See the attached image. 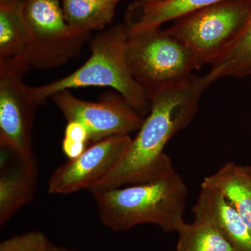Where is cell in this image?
<instances>
[{"label":"cell","instance_id":"6","mask_svg":"<svg viewBox=\"0 0 251 251\" xmlns=\"http://www.w3.org/2000/svg\"><path fill=\"white\" fill-rule=\"evenodd\" d=\"M23 10L30 32L32 69L65 64L90 39V31L68 24L59 0H23Z\"/></svg>","mask_w":251,"mask_h":251},{"label":"cell","instance_id":"11","mask_svg":"<svg viewBox=\"0 0 251 251\" xmlns=\"http://www.w3.org/2000/svg\"><path fill=\"white\" fill-rule=\"evenodd\" d=\"M23 1L0 3V75L21 78L32 69L30 32Z\"/></svg>","mask_w":251,"mask_h":251},{"label":"cell","instance_id":"9","mask_svg":"<svg viewBox=\"0 0 251 251\" xmlns=\"http://www.w3.org/2000/svg\"><path fill=\"white\" fill-rule=\"evenodd\" d=\"M21 77L0 75V147L18 156H34L32 129L39 106L32 87Z\"/></svg>","mask_w":251,"mask_h":251},{"label":"cell","instance_id":"14","mask_svg":"<svg viewBox=\"0 0 251 251\" xmlns=\"http://www.w3.org/2000/svg\"><path fill=\"white\" fill-rule=\"evenodd\" d=\"M201 187L220 193L237 211L251 232V185L242 166L226 163L203 179Z\"/></svg>","mask_w":251,"mask_h":251},{"label":"cell","instance_id":"7","mask_svg":"<svg viewBox=\"0 0 251 251\" xmlns=\"http://www.w3.org/2000/svg\"><path fill=\"white\" fill-rule=\"evenodd\" d=\"M68 122L84 126L92 143L117 135H129L140 129L143 117L123 97L103 96L97 102L86 101L62 90L50 97Z\"/></svg>","mask_w":251,"mask_h":251},{"label":"cell","instance_id":"23","mask_svg":"<svg viewBox=\"0 0 251 251\" xmlns=\"http://www.w3.org/2000/svg\"><path fill=\"white\" fill-rule=\"evenodd\" d=\"M21 1V0H0V3L9 4V3L17 2V1Z\"/></svg>","mask_w":251,"mask_h":251},{"label":"cell","instance_id":"13","mask_svg":"<svg viewBox=\"0 0 251 251\" xmlns=\"http://www.w3.org/2000/svg\"><path fill=\"white\" fill-rule=\"evenodd\" d=\"M224 0H156L131 4L126 16L128 34L161 27L162 25Z\"/></svg>","mask_w":251,"mask_h":251},{"label":"cell","instance_id":"10","mask_svg":"<svg viewBox=\"0 0 251 251\" xmlns=\"http://www.w3.org/2000/svg\"><path fill=\"white\" fill-rule=\"evenodd\" d=\"M0 226L30 202L37 186L39 168L34 156H20L1 148Z\"/></svg>","mask_w":251,"mask_h":251},{"label":"cell","instance_id":"17","mask_svg":"<svg viewBox=\"0 0 251 251\" xmlns=\"http://www.w3.org/2000/svg\"><path fill=\"white\" fill-rule=\"evenodd\" d=\"M177 232L176 251H233L217 229L208 223H184Z\"/></svg>","mask_w":251,"mask_h":251},{"label":"cell","instance_id":"20","mask_svg":"<svg viewBox=\"0 0 251 251\" xmlns=\"http://www.w3.org/2000/svg\"><path fill=\"white\" fill-rule=\"evenodd\" d=\"M46 251H72V250H69V249H66V248L56 245V244L49 241Z\"/></svg>","mask_w":251,"mask_h":251},{"label":"cell","instance_id":"25","mask_svg":"<svg viewBox=\"0 0 251 251\" xmlns=\"http://www.w3.org/2000/svg\"></svg>","mask_w":251,"mask_h":251},{"label":"cell","instance_id":"2","mask_svg":"<svg viewBox=\"0 0 251 251\" xmlns=\"http://www.w3.org/2000/svg\"><path fill=\"white\" fill-rule=\"evenodd\" d=\"M90 191L100 221L114 232L146 224L156 225L164 232H177L185 223L188 188L176 172L144 184Z\"/></svg>","mask_w":251,"mask_h":251},{"label":"cell","instance_id":"5","mask_svg":"<svg viewBox=\"0 0 251 251\" xmlns=\"http://www.w3.org/2000/svg\"><path fill=\"white\" fill-rule=\"evenodd\" d=\"M249 7V0H224L176 20L166 30L192 50L201 68L234 40Z\"/></svg>","mask_w":251,"mask_h":251},{"label":"cell","instance_id":"22","mask_svg":"<svg viewBox=\"0 0 251 251\" xmlns=\"http://www.w3.org/2000/svg\"><path fill=\"white\" fill-rule=\"evenodd\" d=\"M85 1L98 3H118L120 0H85Z\"/></svg>","mask_w":251,"mask_h":251},{"label":"cell","instance_id":"3","mask_svg":"<svg viewBox=\"0 0 251 251\" xmlns=\"http://www.w3.org/2000/svg\"><path fill=\"white\" fill-rule=\"evenodd\" d=\"M128 37L125 24H117L94 36L91 56L76 71L51 83L33 87L39 105L59 91L99 86L117 90L142 116L150 111L148 92L133 78L126 58Z\"/></svg>","mask_w":251,"mask_h":251},{"label":"cell","instance_id":"21","mask_svg":"<svg viewBox=\"0 0 251 251\" xmlns=\"http://www.w3.org/2000/svg\"><path fill=\"white\" fill-rule=\"evenodd\" d=\"M242 169L251 185V166H242Z\"/></svg>","mask_w":251,"mask_h":251},{"label":"cell","instance_id":"19","mask_svg":"<svg viewBox=\"0 0 251 251\" xmlns=\"http://www.w3.org/2000/svg\"><path fill=\"white\" fill-rule=\"evenodd\" d=\"M49 242L45 234L32 231L2 241L0 251H46Z\"/></svg>","mask_w":251,"mask_h":251},{"label":"cell","instance_id":"16","mask_svg":"<svg viewBox=\"0 0 251 251\" xmlns=\"http://www.w3.org/2000/svg\"><path fill=\"white\" fill-rule=\"evenodd\" d=\"M117 3L85 0H62L66 21L71 27L86 31L103 30L111 24Z\"/></svg>","mask_w":251,"mask_h":251},{"label":"cell","instance_id":"8","mask_svg":"<svg viewBox=\"0 0 251 251\" xmlns=\"http://www.w3.org/2000/svg\"><path fill=\"white\" fill-rule=\"evenodd\" d=\"M131 140L129 135H117L94 143L80 156L69 160L52 173L48 191L67 195L90 189L117 166Z\"/></svg>","mask_w":251,"mask_h":251},{"label":"cell","instance_id":"18","mask_svg":"<svg viewBox=\"0 0 251 251\" xmlns=\"http://www.w3.org/2000/svg\"><path fill=\"white\" fill-rule=\"evenodd\" d=\"M90 140L85 127L77 122H68L62 142V150L69 159L80 156L87 150Z\"/></svg>","mask_w":251,"mask_h":251},{"label":"cell","instance_id":"15","mask_svg":"<svg viewBox=\"0 0 251 251\" xmlns=\"http://www.w3.org/2000/svg\"><path fill=\"white\" fill-rule=\"evenodd\" d=\"M204 75L206 83L224 77H244L251 74V0L242 27L230 45L210 64Z\"/></svg>","mask_w":251,"mask_h":251},{"label":"cell","instance_id":"24","mask_svg":"<svg viewBox=\"0 0 251 251\" xmlns=\"http://www.w3.org/2000/svg\"><path fill=\"white\" fill-rule=\"evenodd\" d=\"M142 1H145V2H151V1H156V0H140Z\"/></svg>","mask_w":251,"mask_h":251},{"label":"cell","instance_id":"1","mask_svg":"<svg viewBox=\"0 0 251 251\" xmlns=\"http://www.w3.org/2000/svg\"><path fill=\"white\" fill-rule=\"evenodd\" d=\"M204 75H192L149 94L151 108L125 156L105 177L90 188L110 189L144 184L175 172L164 149L184 129L199 109L200 99L207 87Z\"/></svg>","mask_w":251,"mask_h":251},{"label":"cell","instance_id":"4","mask_svg":"<svg viewBox=\"0 0 251 251\" xmlns=\"http://www.w3.org/2000/svg\"><path fill=\"white\" fill-rule=\"evenodd\" d=\"M125 52L133 78L148 95L201 69L192 50L160 27L128 34Z\"/></svg>","mask_w":251,"mask_h":251},{"label":"cell","instance_id":"12","mask_svg":"<svg viewBox=\"0 0 251 251\" xmlns=\"http://www.w3.org/2000/svg\"><path fill=\"white\" fill-rule=\"evenodd\" d=\"M195 221L212 225L233 251H251V232L247 224L220 193L203 188L193 207Z\"/></svg>","mask_w":251,"mask_h":251}]
</instances>
